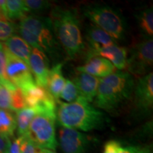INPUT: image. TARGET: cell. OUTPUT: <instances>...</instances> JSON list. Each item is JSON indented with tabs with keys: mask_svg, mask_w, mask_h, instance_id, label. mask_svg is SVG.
I'll list each match as a JSON object with an SVG mask.
<instances>
[{
	"mask_svg": "<svg viewBox=\"0 0 153 153\" xmlns=\"http://www.w3.org/2000/svg\"><path fill=\"white\" fill-rule=\"evenodd\" d=\"M60 104L56 118L61 127L89 132L104 128L109 122L104 112L80 97L72 103L57 101Z\"/></svg>",
	"mask_w": 153,
	"mask_h": 153,
	"instance_id": "1",
	"label": "cell"
},
{
	"mask_svg": "<svg viewBox=\"0 0 153 153\" xmlns=\"http://www.w3.org/2000/svg\"><path fill=\"white\" fill-rule=\"evenodd\" d=\"M51 22L59 45L70 58L82 54L85 45L81 30V23L75 9L55 7L51 10Z\"/></svg>",
	"mask_w": 153,
	"mask_h": 153,
	"instance_id": "2",
	"label": "cell"
},
{
	"mask_svg": "<svg viewBox=\"0 0 153 153\" xmlns=\"http://www.w3.org/2000/svg\"><path fill=\"white\" fill-rule=\"evenodd\" d=\"M135 82L133 75L128 72H114L100 78L95 106L108 113H115L131 99Z\"/></svg>",
	"mask_w": 153,
	"mask_h": 153,
	"instance_id": "3",
	"label": "cell"
},
{
	"mask_svg": "<svg viewBox=\"0 0 153 153\" xmlns=\"http://www.w3.org/2000/svg\"><path fill=\"white\" fill-rule=\"evenodd\" d=\"M17 30L21 37L32 48L38 49L46 55H56L60 45L49 17L26 15L20 20Z\"/></svg>",
	"mask_w": 153,
	"mask_h": 153,
	"instance_id": "4",
	"label": "cell"
},
{
	"mask_svg": "<svg viewBox=\"0 0 153 153\" xmlns=\"http://www.w3.org/2000/svg\"><path fill=\"white\" fill-rule=\"evenodd\" d=\"M83 14L116 41L125 38L126 19L120 11L108 5L90 4L83 7Z\"/></svg>",
	"mask_w": 153,
	"mask_h": 153,
	"instance_id": "5",
	"label": "cell"
},
{
	"mask_svg": "<svg viewBox=\"0 0 153 153\" xmlns=\"http://www.w3.org/2000/svg\"><path fill=\"white\" fill-rule=\"evenodd\" d=\"M56 116L37 114L30 122L28 136L37 148L55 151L57 143L55 135Z\"/></svg>",
	"mask_w": 153,
	"mask_h": 153,
	"instance_id": "6",
	"label": "cell"
},
{
	"mask_svg": "<svg viewBox=\"0 0 153 153\" xmlns=\"http://www.w3.org/2000/svg\"><path fill=\"white\" fill-rule=\"evenodd\" d=\"M153 62L152 38H145L132 48L126 68L131 74L143 76L150 73Z\"/></svg>",
	"mask_w": 153,
	"mask_h": 153,
	"instance_id": "7",
	"label": "cell"
},
{
	"mask_svg": "<svg viewBox=\"0 0 153 153\" xmlns=\"http://www.w3.org/2000/svg\"><path fill=\"white\" fill-rule=\"evenodd\" d=\"M22 91L24 97L26 107L33 108L36 114H43L56 116V101L46 88L34 84Z\"/></svg>",
	"mask_w": 153,
	"mask_h": 153,
	"instance_id": "8",
	"label": "cell"
},
{
	"mask_svg": "<svg viewBox=\"0 0 153 153\" xmlns=\"http://www.w3.org/2000/svg\"><path fill=\"white\" fill-rule=\"evenodd\" d=\"M4 51L7 61L6 72L9 81L21 90L36 84L29 66L9 53L5 48Z\"/></svg>",
	"mask_w": 153,
	"mask_h": 153,
	"instance_id": "9",
	"label": "cell"
},
{
	"mask_svg": "<svg viewBox=\"0 0 153 153\" xmlns=\"http://www.w3.org/2000/svg\"><path fill=\"white\" fill-rule=\"evenodd\" d=\"M134 108L137 114L146 116L153 106V73L141 76L134 88Z\"/></svg>",
	"mask_w": 153,
	"mask_h": 153,
	"instance_id": "10",
	"label": "cell"
},
{
	"mask_svg": "<svg viewBox=\"0 0 153 153\" xmlns=\"http://www.w3.org/2000/svg\"><path fill=\"white\" fill-rule=\"evenodd\" d=\"M93 138L87 134L72 128L61 127L59 144L63 153H87Z\"/></svg>",
	"mask_w": 153,
	"mask_h": 153,
	"instance_id": "11",
	"label": "cell"
},
{
	"mask_svg": "<svg viewBox=\"0 0 153 153\" xmlns=\"http://www.w3.org/2000/svg\"><path fill=\"white\" fill-rule=\"evenodd\" d=\"M29 68L36 85L46 88L50 71L49 60L47 55L38 49L32 48L29 58Z\"/></svg>",
	"mask_w": 153,
	"mask_h": 153,
	"instance_id": "12",
	"label": "cell"
},
{
	"mask_svg": "<svg viewBox=\"0 0 153 153\" xmlns=\"http://www.w3.org/2000/svg\"><path fill=\"white\" fill-rule=\"evenodd\" d=\"M86 39L89 48L87 58L93 57L99 51L104 48L117 43L116 40H114L109 34L94 25H91L87 29Z\"/></svg>",
	"mask_w": 153,
	"mask_h": 153,
	"instance_id": "13",
	"label": "cell"
},
{
	"mask_svg": "<svg viewBox=\"0 0 153 153\" xmlns=\"http://www.w3.org/2000/svg\"><path fill=\"white\" fill-rule=\"evenodd\" d=\"M77 70L96 77L104 78L114 73L116 68L111 62L104 57L94 56L87 58L85 64L77 68Z\"/></svg>",
	"mask_w": 153,
	"mask_h": 153,
	"instance_id": "14",
	"label": "cell"
},
{
	"mask_svg": "<svg viewBox=\"0 0 153 153\" xmlns=\"http://www.w3.org/2000/svg\"><path fill=\"white\" fill-rule=\"evenodd\" d=\"M99 80L100 78L85 72H79V74L76 78H74L73 82L79 91L80 97L91 103L94 100L97 95Z\"/></svg>",
	"mask_w": 153,
	"mask_h": 153,
	"instance_id": "15",
	"label": "cell"
},
{
	"mask_svg": "<svg viewBox=\"0 0 153 153\" xmlns=\"http://www.w3.org/2000/svg\"><path fill=\"white\" fill-rule=\"evenodd\" d=\"M94 56H100L108 60L119 70L126 68L128 52L125 48L119 46L117 43L108 45L101 49ZM93 56V57H94Z\"/></svg>",
	"mask_w": 153,
	"mask_h": 153,
	"instance_id": "16",
	"label": "cell"
},
{
	"mask_svg": "<svg viewBox=\"0 0 153 153\" xmlns=\"http://www.w3.org/2000/svg\"><path fill=\"white\" fill-rule=\"evenodd\" d=\"M3 45L9 53L29 66V58L32 48L21 36L14 35L4 42Z\"/></svg>",
	"mask_w": 153,
	"mask_h": 153,
	"instance_id": "17",
	"label": "cell"
},
{
	"mask_svg": "<svg viewBox=\"0 0 153 153\" xmlns=\"http://www.w3.org/2000/svg\"><path fill=\"white\" fill-rule=\"evenodd\" d=\"M65 81L66 79L62 74V63H57L50 69L46 89L56 101H59V97L64 87Z\"/></svg>",
	"mask_w": 153,
	"mask_h": 153,
	"instance_id": "18",
	"label": "cell"
},
{
	"mask_svg": "<svg viewBox=\"0 0 153 153\" xmlns=\"http://www.w3.org/2000/svg\"><path fill=\"white\" fill-rule=\"evenodd\" d=\"M16 114V130L19 137L26 136L28 135V128L36 113L33 108L25 107L17 111Z\"/></svg>",
	"mask_w": 153,
	"mask_h": 153,
	"instance_id": "19",
	"label": "cell"
},
{
	"mask_svg": "<svg viewBox=\"0 0 153 153\" xmlns=\"http://www.w3.org/2000/svg\"><path fill=\"white\" fill-rule=\"evenodd\" d=\"M136 19L141 33L145 38H152L153 11L152 7L143 9L136 15Z\"/></svg>",
	"mask_w": 153,
	"mask_h": 153,
	"instance_id": "20",
	"label": "cell"
},
{
	"mask_svg": "<svg viewBox=\"0 0 153 153\" xmlns=\"http://www.w3.org/2000/svg\"><path fill=\"white\" fill-rule=\"evenodd\" d=\"M16 129V115L14 111L0 108V135L10 138L14 136Z\"/></svg>",
	"mask_w": 153,
	"mask_h": 153,
	"instance_id": "21",
	"label": "cell"
},
{
	"mask_svg": "<svg viewBox=\"0 0 153 153\" xmlns=\"http://www.w3.org/2000/svg\"><path fill=\"white\" fill-rule=\"evenodd\" d=\"M7 15L9 20H21L26 15L27 10L25 7L24 0H7L6 1Z\"/></svg>",
	"mask_w": 153,
	"mask_h": 153,
	"instance_id": "22",
	"label": "cell"
},
{
	"mask_svg": "<svg viewBox=\"0 0 153 153\" xmlns=\"http://www.w3.org/2000/svg\"><path fill=\"white\" fill-rule=\"evenodd\" d=\"M138 148L136 145L124 146L119 141L111 140L105 144L103 153H135Z\"/></svg>",
	"mask_w": 153,
	"mask_h": 153,
	"instance_id": "23",
	"label": "cell"
},
{
	"mask_svg": "<svg viewBox=\"0 0 153 153\" xmlns=\"http://www.w3.org/2000/svg\"><path fill=\"white\" fill-rule=\"evenodd\" d=\"M80 97L79 91L73 81L66 79L65 84L61 91L59 99L65 101V103H72L77 100Z\"/></svg>",
	"mask_w": 153,
	"mask_h": 153,
	"instance_id": "24",
	"label": "cell"
},
{
	"mask_svg": "<svg viewBox=\"0 0 153 153\" xmlns=\"http://www.w3.org/2000/svg\"><path fill=\"white\" fill-rule=\"evenodd\" d=\"M6 65H7V61H6L4 47L3 43L0 42V82L1 85L7 87V89L13 90L16 89V87L13 85L7 77Z\"/></svg>",
	"mask_w": 153,
	"mask_h": 153,
	"instance_id": "25",
	"label": "cell"
},
{
	"mask_svg": "<svg viewBox=\"0 0 153 153\" xmlns=\"http://www.w3.org/2000/svg\"><path fill=\"white\" fill-rule=\"evenodd\" d=\"M24 3L28 14H36L51 8V4L44 0H24Z\"/></svg>",
	"mask_w": 153,
	"mask_h": 153,
	"instance_id": "26",
	"label": "cell"
},
{
	"mask_svg": "<svg viewBox=\"0 0 153 153\" xmlns=\"http://www.w3.org/2000/svg\"><path fill=\"white\" fill-rule=\"evenodd\" d=\"M16 30L17 28L13 23L0 19V41L4 42L15 35Z\"/></svg>",
	"mask_w": 153,
	"mask_h": 153,
	"instance_id": "27",
	"label": "cell"
},
{
	"mask_svg": "<svg viewBox=\"0 0 153 153\" xmlns=\"http://www.w3.org/2000/svg\"><path fill=\"white\" fill-rule=\"evenodd\" d=\"M0 108L13 111L11 90L1 84H0Z\"/></svg>",
	"mask_w": 153,
	"mask_h": 153,
	"instance_id": "28",
	"label": "cell"
},
{
	"mask_svg": "<svg viewBox=\"0 0 153 153\" xmlns=\"http://www.w3.org/2000/svg\"><path fill=\"white\" fill-rule=\"evenodd\" d=\"M11 99H12V109L13 111L22 109L26 107V103L22 91L19 88L11 90Z\"/></svg>",
	"mask_w": 153,
	"mask_h": 153,
	"instance_id": "29",
	"label": "cell"
},
{
	"mask_svg": "<svg viewBox=\"0 0 153 153\" xmlns=\"http://www.w3.org/2000/svg\"><path fill=\"white\" fill-rule=\"evenodd\" d=\"M38 148L28 135L22 137L21 153H37Z\"/></svg>",
	"mask_w": 153,
	"mask_h": 153,
	"instance_id": "30",
	"label": "cell"
},
{
	"mask_svg": "<svg viewBox=\"0 0 153 153\" xmlns=\"http://www.w3.org/2000/svg\"><path fill=\"white\" fill-rule=\"evenodd\" d=\"M11 143L9 137L0 135V153H9Z\"/></svg>",
	"mask_w": 153,
	"mask_h": 153,
	"instance_id": "31",
	"label": "cell"
},
{
	"mask_svg": "<svg viewBox=\"0 0 153 153\" xmlns=\"http://www.w3.org/2000/svg\"><path fill=\"white\" fill-rule=\"evenodd\" d=\"M21 141L22 137L15 138L11 143L9 153H21Z\"/></svg>",
	"mask_w": 153,
	"mask_h": 153,
	"instance_id": "32",
	"label": "cell"
},
{
	"mask_svg": "<svg viewBox=\"0 0 153 153\" xmlns=\"http://www.w3.org/2000/svg\"><path fill=\"white\" fill-rule=\"evenodd\" d=\"M0 19L10 22L7 15V4H6L5 0H0Z\"/></svg>",
	"mask_w": 153,
	"mask_h": 153,
	"instance_id": "33",
	"label": "cell"
},
{
	"mask_svg": "<svg viewBox=\"0 0 153 153\" xmlns=\"http://www.w3.org/2000/svg\"><path fill=\"white\" fill-rule=\"evenodd\" d=\"M135 153H152L150 147H141L139 146Z\"/></svg>",
	"mask_w": 153,
	"mask_h": 153,
	"instance_id": "34",
	"label": "cell"
},
{
	"mask_svg": "<svg viewBox=\"0 0 153 153\" xmlns=\"http://www.w3.org/2000/svg\"><path fill=\"white\" fill-rule=\"evenodd\" d=\"M37 153H57L55 151L48 150V149H43V148H38V152Z\"/></svg>",
	"mask_w": 153,
	"mask_h": 153,
	"instance_id": "35",
	"label": "cell"
},
{
	"mask_svg": "<svg viewBox=\"0 0 153 153\" xmlns=\"http://www.w3.org/2000/svg\"><path fill=\"white\" fill-rule=\"evenodd\" d=\"M0 84H1V82H0Z\"/></svg>",
	"mask_w": 153,
	"mask_h": 153,
	"instance_id": "36",
	"label": "cell"
}]
</instances>
